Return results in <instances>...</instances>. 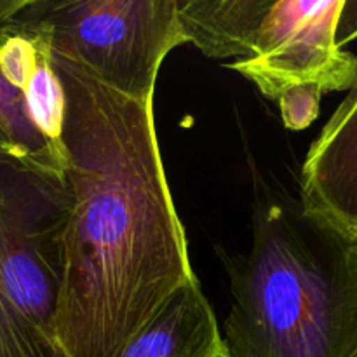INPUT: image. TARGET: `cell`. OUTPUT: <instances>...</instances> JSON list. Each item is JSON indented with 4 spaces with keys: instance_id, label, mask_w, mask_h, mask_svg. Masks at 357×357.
<instances>
[{
    "instance_id": "obj_11",
    "label": "cell",
    "mask_w": 357,
    "mask_h": 357,
    "mask_svg": "<svg viewBox=\"0 0 357 357\" xmlns=\"http://www.w3.org/2000/svg\"><path fill=\"white\" fill-rule=\"evenodd\" d=\"M37 66V45L31 37L14 33L0 47V73L9 86L21 91L26 87Z\"/></svg>"
},
{
    "instance_id": "obj_5",
    "label": "cell",
    "mask_w": 357,
    "mask_h": 357,
    "mask_svg": "<svg viewBox=\"0 0 357 357\" xmlns=\"http://www.w3.org/2000/svg\"><path fill=\"white\" fill-rule=\"evenodd\" d=\"M345 0H274L253 54L230 65L268 100L295 86L324 93L357 86V56L338 42Z\"/></svg>"
},
{
    "instance_id": "obj_4",
    "label": "cell",
    "mask_w": 357,
    "mask_h": 357,
    "mask_svg": "<svg viewBox=\"0 0 357 357\" xmlns=\"http://www.w3.org/2000/svg\"><path fill=\"white\" fill-rule=\"evenodd\" d=\"M16 26L132 98L153 96L166 56L187 44L176 0H24Z\"/></svg>"
},
{
    "instance_id": "obj_10",
    "label": "cell",
    "mask_w": 357,
    "mask_h": 357,
    "mask_svg": "<svg viewBox=\"0 0 357 357\" xmlns=\"http://www.w3.org/2000/svg\"><path fill=\"white\" fill-rule=\"evenodd\" d=\"M0 129L40 169L65 174V155L47 145L31 124L23 93L6 82L0 73Z\"/></svg>"
},
{
    "instance_id": "obj_12",
    "label": "cell",
    "mask_w": 357,
    "mask_h": 357,
    "mask_svg": "<svg viewBox=\"0 0 357 357\" xmlns=\"http://www.w3.org/2000/svg\"><path fill=\"white\" fill-rule=\"evenodd\" d=\"M323 91L316 86H295L286 89L279 98L282 122L291 131L307 129L319 117Z\"/></svg>"
},
{
    "instance_id": "obj_13",
    "label": "cell",
    "mask_w": 357,
    "mask_h": 357,
    "mask_svg": "<svg viewBox=\"0 0 357 357\" xmlns=\"http://www.w3.org/2000/svg\"><path fill=\"white\" fill-rule=\"evenodd\" d=\"M0 164H24V166L35 167V169H40V167L35 166L9 138H7L6 132L0 129ZM44 171V169H40Z\"/></svg>"
},
{
    "instance_id": "obj_2",
    "label": "cell",
    "mask_w": 357,
    "mask_h": 357,
    "mask_svg": "<svg viewBox=\"0 0 357 357\" xmlns=\"http://www.w3.org/2000/svg\"><path fill=\"white\" fill-rule=\"evenodd\" d=\"M251 223L250 251L225 257V357H356L357 243L264 180L255 181Z\"/></svg>"
},
{
    "instance_id": "obj_7",
    "label": "cell",
    "mask_w": 357,
    "mask_h": 357,
    "mask_svg": "<svg viewBox=\"0 0 357 357\" xmlns=\"http://www.w3.org/2000/svg\"><path fill=\"white\" fill-rule=\"evenodd\" d=\"M119 357H225V342L199 281L178 289Z\"/></svg>"
},
{
    "instance_id": "obj_3",
    "label": "cell",
    "mask_w": 357,
    "mask_h": 357,
    "mask_svg": "<svg viewBox=\"0 0 357 357\" xmlns=\"http://www.w3.org/2000/svg\"><path fill=\"white\" fill-rule=\"evenodd\" d=\"M65 174L0 164V357H59Z\"/></svg>"
},
{
    "instance_id": "obj_14",
    "label": "cell",
    "mask_w": 357,
    "mask_h": 357,
    "mask_svg": "<svg viewBox=\"0 0 357 357\" xmlns=\"http://www.w3.org/2000/svg\"><path fill=\"white\" fill-rule=\"evenodd\" d=\"M356 357H357V354H356Z\"/></svg>"
},
{
    "instance_id": "obj_6",
    "label": "cell",
    "mask_w": 357,
    "mask_h": 357,
    "mask_svg": "<svg viewBox=\"0 0 357 357\" xmlns=\"http://www.w3.org/2000/svg\"><path fill=\"white\" fill-rule=\"evenodd\" d=\"M303 215L347 243H357V86L314 139L302 164Z\"/></svg>"
},
{
    "instance_id": "obj_9",
    "label": "cell",
    "mask_w": 357,
    "mask_h": 357,
    "mask_svg": "<svg viewBox=\"0 0 357 357\" xmlns=\"http://www.w3.org/2000/svg\"><path fill=\"white\" fill-rule=\"evenodd\" d=\"M37 45V66L23 89L24 107L31 124L47 145L65 155L61 143L65 124V89L52 65V52L47 42L37 35H28Z\"/></svg>"
},
{
    "instance_id": "obj_8",
    "label": "cell",
    "mask_w": 357,
    "mask_h": 357,
    "mask_svg": "<svg viewBox=\"0 0 357 357\" xmlns=\"http://www.w3.org/2000/svg\"><path fill=\"white\" fill-rule=\"evenodd\" d=\"M274 0H176L187 44L206 58L253 54L258 30Z\"/></svg>"
},
{
    "instance_id": "obj_1",
    "label": "cell",
    "mask_w": 357,
    "mask_h": 357,
    "mask_svg": "<svg viewBox=\"0 0 357 357\" xmlns=\"http://www.w3.org/2000/svg\"><path fill=\"white\" fill-rule=\"evenodd\" d=\"M65 89L59 357H119L173 293L197 281L174 206L153 96L122 94L52 56Z\"/></svg>"
}]
</instances>
